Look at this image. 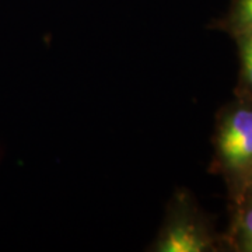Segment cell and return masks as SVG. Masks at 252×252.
I'll use <instances>...</instances> for the list:
<instances>
[{
	"label": "cell",
	"instance_id": "6da1fadb",
	"mask_svg": "<svg viewBox=\"0 0 252 252\" xmlns=\"http://www.w3.org/2000/svg\"><path fill=\"white\" fill-rule=\"evenodd\" d=\"M212 171L225 182L230 206L241 202L252 181V99L235 98L219 111Z\"/></svg>",
	"mask_w": 252,
	"mask_h": 252
},
{
	"label": "cell",
	"instance_id": "7a4b0ae2",
	"mask_svg": "<svg viewBox=\"0 0 252 252\" xmlns=\"http://www.w3.org/2000/svg\"><path fill=\"white\" fill-rule=\"evenodd\" d=\"M223 245L205 212L193 196L182 189L168 203L161 230L150 251L156 252H213Z\"/></svg>",
	"mask_w": 252,
	"mask_h": 252
},
{
	"label": "cell",
	"instance_id": "3957f363",
	"mask_svg": "<svg viewBox=\"0 0 252 252\" xmlns=\"http://www.w3.org/2000/svg\"><path fill=\"white\" fill-rule=\"evenodd\" d=\"M231 212L228 231L221 237L223 245L231 251L252 252V199L244 198L231 205Z\"/></svg>",
	"mask_w": 252,
	"mask_h": 252
},
{
	"label": "cell",
	"instance_id": "277c9868",
	"mask_svg": "<svg viewBox=\"0 0 252 252\" xmlns=\"http://www.w3.org/2000/svg\"><path fill=\"white\" fill-rule=\"evenodd\" d=\"M220 27L233 38L252 35V0H233Z\"/></svg>",
	"mask_w": 252,
	"mask_h": 252
},
{
	"label": "cell",
	"instance_id": "5b68a950",
	"mask_svg": "<svg viewBox=\"0 0 252 252\" xmlns=\"http://www.w3.org/2000/svg\"><path fill=\"white\" fill-rule=\"evenodd\" d=\"M240 58V80L235 94L252 99V35L234 38Z\"/></svg>",
	"mask_w": 252,
	"mask_h": 252
},
{
	"label": "cell",
	"instance_id": "8992f818",
	"mask_svg": "<svg viewBox=\"0 0 252 252\" xmlns=\"http://www.w3.org/2000/svg\"><path fill=\"white\" fill-rule=\"evenodd\" d=\"M244 198H250L252 199V181L251 184H250V187H248V189H247V193H245V196ZM240 203V202H238Z\"/></svg>",
	"mask_w": 252,
	"mask_h": 252
}]
</instances>
